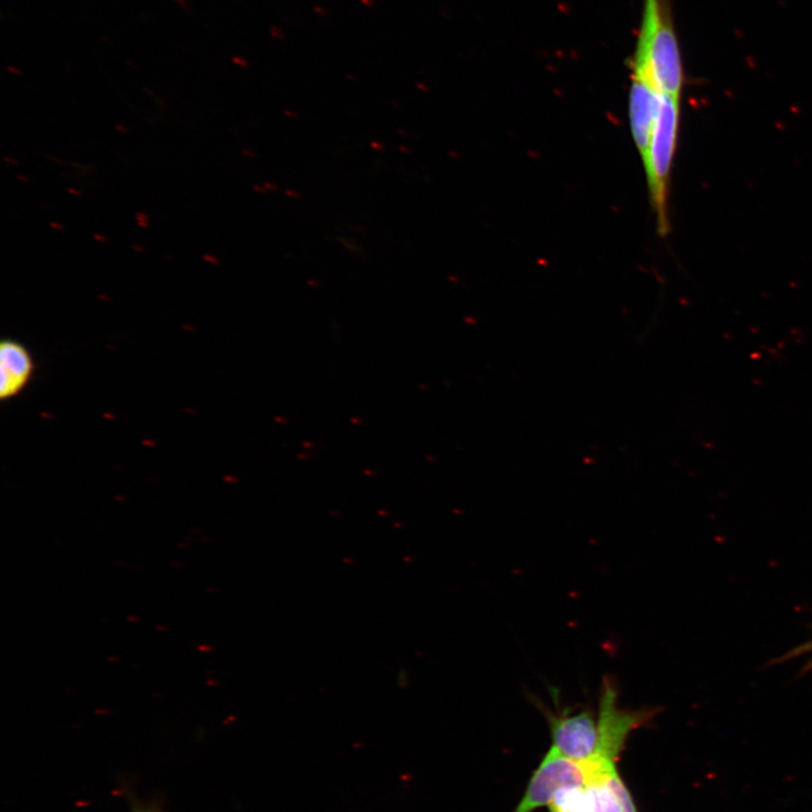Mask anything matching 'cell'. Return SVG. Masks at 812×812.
<instances>
[{
	"label": "cell",
	"mask_w": 812,
	"mask_h": 812,
	"mask_svg": "<svg viewBox=\"0 0 812 812\" xmlns=\"http://www.w3.org/2000/svg\"><path fill=\"white\" fill-rule=\"evenodd\" d=\"M632 75L650 82L662 94L681 98L683 64L669 0H645L643 4Z\"/></svg>",
	"instance_id": "1"
},
{
	"label": "cell",
	"mask_w": 812,
	"mask_h": 812,
	"mask_svg": "<svg viewBox=\"0 0 812 812\" xmlns=\"http://www.w3.org/2000/svg\"><path fill=\"white\" fill-rule=\"evenodd\" d=\"M680 104L681 98L664 94L649 147L642 158L646 168L653 206L657 213L659 230L662 235L668 230V183L677 146V133H679Z\"/></svg>",
	"instance_id": "2"
},
{
	"label": "cell",
	"mask_w": 812,
	"mask_h": 812,
	"mask_svg": "<svg viewBox=\"0 0 812 812\" xmlns=\"http://www.w3.org/2000/svg\"><path fill=\"white\" fill-rule=\"evenodd\" d=\"M609 764L614 763L573 761L551 748L534 772L526 792L514 812H534L538 808L550 805L563 789L588 787L595 775Z\"/></svg>",
	"instance_id": "3"
},
{
	"label": "cell",
	"mask_w": 812,
	"mask_h": 812,
	"mask_svg": "<svg viewBox=\"0 0 812 812\" xmlns=\"http://www.w3.org/2000/svg\"><path fill=\"white\" fill-rule=\"evenodd\" d=\"M618 698L617 688L606 680L601 689L597 715L599 743L594 761L617 763L630 735L650 723L658 713V709L653 708L637 710L620 708Z\"/></svg>",
	"instance_id": "4"
},
{
	"label": "cell",
	"mask_w": 812,
	"mask_h": 812,
	"mask_svg": "<svg viewBox=\"0 0 812 812\" xmlns=\"http://www.w3.org/2000/svg\"><path fill=\"white\" fill-rule=\"evenodd\" d=\"M551 727L552 749L573 761H594L598 752L597 717L586 708L578 714L546 713Z\"/></svg>",
	"instance_id": "5"
},
{
	"label": "cell",
	"mask_w": 812,
	"mask_h": 812,
	"mask_svg": "<svg viewBox=\"0 0 812 812\" xmlns=\"http://www.w3.org/2000/svg\"><path fill=\"white\" fill-rule=\"evenodd\" d=\"M662 97L650 82L632 75L629 114L633 140L642 158L649 147Z\"/></svg>",
	"instance_id": "6"
},
{
	"label": "cell",
	"mask_w": 812,
	"mask_h": 812,
	"mask_svg": "<svg viewBox=\"0 0 812 812\" xmlns=\"http://www.w3.org/2000/svg\"><path fill=\"white\" fill-rule=\"evenodd\" d=\"M34 372V361L20 343L7 341L0 347V398L11 399L28 385Z\"/></svg>",
	"instance_id": "7"
},
{
	"label": "cell",
	"mask_w": 812,
	"mask_h": 812,
	"mask_svg": "<svg viewBox=\"0 0 812 812\" xmlns=\"http://www.w3.org/2000/svg\"><path fill=\"white\" fill-rule=\"evenodd\" d=\"M551 812H595V801L588 787L561 790L550 803Z\"/></svg>",
	"instance_id": "8"
},
{
	"label": "cell",
	"mask_w": 812,
	"mask_h": 812,
	"mask_svg": "<svg viewBox=\"0 0 812 812\" xmlns=\"http://www.w3.org/2000/svg\"><path fill=\"white\" fill-rule=\"evenodd\" d=\"M810 653H812V638L803 643V645L790 650L784 657L778 658L777 660H774L772 664L776 665V664L785 662V661L801 657ZM810 670H812V659L808 661V664L802 669V672L810 671Z\"/></svg>",
	"instance_id": "9"
},
{
	"label": "cell",
	"mask_w": 812,
	"mask_h": 812,
	"mask_svg": "<svg viewBox=\"0 0 812 812\" xmlns=\"http://www.w3.org/2000/svg\"><path fill=\"white\" fill-rule=\"evenodd\" d=\"M135 220H138V224L142 228H148L150 227V216L146 213H138L135 214Z\"/></svg>",
	"instance_id": "10"
},
{
	"label": "cell",
	"mask_w": 812,
	"mask_h": 812,
	"mask_svg": "<svg viewBox=\"0 0 812 812\" xmlns=\"http://www.w3.org/2000/svg\"><path fill=\"white\" fill-rule=\"evenodd\" d=\"M202 260H203V262H207V263L213 264V265H217L219 263V259L217 256H215L213 254H208V253L203 254L202 255Z\"/></svg>",
	"instance_id": "11"
},
{
	"label": "cell",
	"mask_w": 812,
	"mask_h": 812,
	"mask_svg": "<svg viewBox=\"0 0 812 812\" xmlns=\"http://www.w3.org/2000/svg\"><path fill=\"white\" fill-rule=\"evenodd\" d=\"M93 239L98 243H107L109 241L108 237L104 234H94Z\"/></svg>",
	"instance_id": "12"
},
{
	"label": "cell",
	"mask_w": 812,
	"mask_h": 812,
	"mask_svg": "<svg viewBox=\"0 0 812 812\" xmlns=\"http://www.w3.org/2000/svg\"><path fill=\"white\" fill-rule=\"evenodd\" d=\"M50 227L53 228V229H56V230H63L64 229V226L62 224L57 223V222H51L50 223Z\"/></svg>",
	"instance_id": "13"
},
{
	"label": "cell",
	"mask_w": 812,
	"mask_h": 812,
	"mask_svg": "<svg viewBox=\"0 0 812 812\" xmlns=\"http://www.w3.org/2000/svg\"><path fill=\"white\" fill-rule=\"evenodd\" d=\"M132 250L139 253H145V249L141 247L140 244H133Z\"/></svg>",
	"instance_id": "14"
},
{
	"label": "cell",
	"mask_w": 812,
	"mask_h": 812,
	"mask_svg": "<svg viewBox=\"0 0 812 812\" xmlns=\"http://www.w3.org/2000/svg\"><path fill=\"white\" fill-rule=\"evenodd\" d=\"M67 191H68V193H71V194L76 195V196H80V195L83 194L82 191H80L77 189H74V188H70Z\"/></svg>",
	"instance_id": "15"
},
{
	"label": "cell",
	"mask_w": 812,
	"mask_h": 812,
	"mask_svg": "<svg viewBox=\"0 0 812 812\" xmlns=\"http://www.w3.org/2000/svg\"><path fill=\"white\" fill-rule=\"evenodd\" d=\"M116 129H117L118 131L122 132V133H128V132H129L128 128H127V127H124V126H122V124H117V126H116Z\"/></svg>",
	"instance_id": "16"
},
{
	"label": "cell",
	"mask_w": 812,
	"mask_h": 812,
	"mask_svg": "<svg viewBox=\"0 0 812 812\" xmlns=\"http://www.w3.org/2000/svg\"><path fill=\"white\" fill-rule=\"evenodd\" d=\"M4 162H7V163H9V164H11V165H14V166L19 165V163H17V160H16V159H13V158H11V157H8V156H7V157H4Z\"/></svg>",
	"instance_id": "17"
},
{
	"label": "cell",
	"mask_w": 812,
	"mask_h": 812,
	"mask_svg": "<svg viewBox=\"0 0 812 812\" xmlns=\"http://www.w3.org/2000/svg\"><path fill=\"white\" fill-rule=\"evenodd\" d=\"M16 179L20 180V181H22V182H31V180L28 178L23 177V176H17Z\"/></svg>",
	"instance_id": "18"
},
{
	"label": "cell",
	"mask_w": 812,
	"mask_h": 812,
	"mask_svg": "<svg viewBox=\"0 0 812 812\" xmlns=\"http://www.w3.org/2000/svg\"><path fill=\"white\" fill-rule=\"evenodd\" d=\"M138 812H154V811L144 810V811H138Z\"/></svg>",
	"instance_id": "19"
}]
</instances>
